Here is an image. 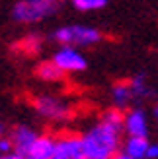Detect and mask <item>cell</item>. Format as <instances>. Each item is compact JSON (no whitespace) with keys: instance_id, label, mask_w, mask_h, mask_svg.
Listing matches in <instances>:
<instances>
[{"instance_id":"10","label":"cell","mask_w":158,"mask_h":159,"mask_svg":"<svg viewBox=\"0 0 158 159\" xmlns=\"http://www.w3.org/2000/svg\"><path fill=\"white\" fill-rule=\"evenodd\" d=\"M37 76L43 80V82H61L62 78H65V72L57 66V64H53V60H45L41 62V64L37 66Z\"/></svg>"},{"instance_id":"12","label":"cell","mask_w":158,"mask_h":159,"mask_svg":"<svg viewBox=\"0 0 158 159\" xmlns=\"http://www.w3.org/2000/svg\"><path fill=\"white\" fill-rule=\"evenodd\" d=\"M148 142L146 138H129L127 144H125V152L129 157H135V159H145L146 153V148H148Z\"/></svg>"},{"instance_id":"21","label":"cell","mask_w":158,"mask_h":159,"mask_svg":"<svg viewBox=\"0 0 158 159\" xmlns=\"http://www.w3.org/2000/svg\"><path fill=\"white\" fill-rule=\"evenodd\" d=\"M111 159H135V157H129L127 153H115Z\"/></svg>"},{"instance_id":"7","label":"cell","mask_w":158,"mask_h":159,"mask_svg":"<svg viewBox=\"0 0 158 159\" xmlns=\"http://www.w3.org/2000/svg\"><path fill=\"white\" fill-rule=\"evenodd\" d=\"M37 134L29 128V126H16V128L12 130V136H10V142L14 146V153L18 155H26L27 149L31 148V144L35 142Z\"/></svg>"},{"instance_id":"17","label":"cell","mask_w":158,"mask_h":159,"mask_svg":"<svg viewBox=\"0 0 158 159\" xmlns=\"http://www.w3.org/2000/svg\"><path fill=\"white\" fill-rule=\"evenodd\" d=\"M12 152H14V146H12L10 138H0V155H8Z\"/></svg>"},{"instance_id":"15","label":"cell","mask_w":158,"mask_h":159,"mask_svg":"<svg viewBox=\"0 0 158 159\" xmlns=\"http://www.w3.org/2000/svg\"><path fill=\"white\" fill-rule=\"evenodd\" d=\"M101 122L107 124V126H111L113 130H117V132L121 134V130H123V122H125V115H123L121 109H109V111H106V113H104Z\"/></svg>"},{"instance_id":"13","label":"cell","mask_w":158,"mask_h":159,"mask_svg":"<svg viewBox=\"0 0 158 159\" xmlns=\"http://www.w3.org/2000/svg\"><path fill=\"white\" fill-rule=\"evenodd\" d=\"M111 97L115 103V109L125 107L131 101V91H129V84L127 82H117L111 89Z\"/></svg>"},{"instance_id":"19","label":"cell","mask_w":158,"mask_h":159,"mask_svg":"<svg viewBox=\"0 0 158 159\" xmlns=\"http://www.w3.org/2000/svg\"><path fill=\"white\" fill-rule=\"evenodd\" d=\"M51 159H67V155L62 153V149L59 148V144H57V142H55V152H53Z\"/></svg>"},{"instance_id":"16","label":"cell","mask_w":158,"mask_h":159,"mask_svg":"<svg viewBox=\"0 0 158 159\" xmlns=\"http://www.w3.org/2000/svg\"><path fill=\"white\" fill-rule=\"evenodd\" d=\"M72 4L76 10L82 12H92V10H100L107 4V0H72Z\"/></svg>"},{"instance_id":"2","label":"cell","mask_w":158,"mask_h":159,"mask_svg":"<svg viewBox=\"0 0 158 159\" xmlns=\"http://www.w3.org/2000/svg\"><path fill=\"white\" fill-rule=\"evenodd\" d=\"M61 8V0H20L12 8V18L22 23H33L53 16Z\"/></svg>"},{"instance_id":"18","label":"cell","mask_w":158,"mask_h":159,"mask_svg":"<svg viewBox=\"0 0 158 159\" xmlns=\"http://www.w3.org/2000/svg\"><path fill=\"white\" fill-rule=\"evenodd\" d=\"M145 157L146 159H158V144H148Z\"/></svg>"},{"instance_id":"22","label":"cell","mask_w":158,"mask_h":159,"mask_svg":"<svg viewBox=\"0 0 158 159\" xmlns=\"http://www.w3.org/2000/svg\"><path fill=\"white\" fill-rule=\"evenodd\" d=\"M2 132H4V126L0 124V138H2Z\"/></svg>"},{"instance_id":"8","label":"cell","mask_w":158,"mask_h":159,"mask_svg":"<svg viewBox=\"0 0 158 159\" xmlns=\"http://www.w3.org/2000/svg\"><path fill=\"white\" fill-rule=\"evenodd\" d=\"M53 152H55V140L51 136H37L23 157L26 159H51Z\"/></svg>"},{"instance_id":"23","label":"cell","mask_w":158,"mask_h":159,"mask_svg":"<svg viewBox=\"0 0 158 159\" xmlns=\"http://www.w3.org/2000/svg\"><path fill=\"white\" fill-rule=\"evenodd\" d=\"M154 116H156V118H158V107H156V109H154Z\"/></svg>"},{"instance_id":"4","label":"cell","mask_w":158,"mask_h":159,"mask_svg":"<svg viewBox=\"0 0 158 159\" xmlns=\"http://www.w3.org/2000/svg\"><path fill=\"white\" fill-rule=\"evenodd\" d=\"M33 107L41 116L51 118V120H65L68 118L70 111L61 99L53 97V95H39L33 99Z\"/></svg>"},{"instance_id":"9","label":"cell","mask_w":158,"mask_h":159,"mask_svg":"<svg viewBox=\"0 0 158 159\" xmlns=\"http://www.w3.org/2000/svg\"><path fill=\"white\" fill-rule=\"evenodd\" d=\"M57 144L62 149V153L67 155V159H84L80 136H65V138H61Z\"/></svg>"},{"instance_id":"6","label":"cell","mask_w":158,"mask_h":159,"mask_svg":"<svg viewBox=\"0 0 158 159\" xmlns=\"http://www.w3.org/2000/svg\"><path fill=\"white\" fill-rule=\"evenodd\" d=\"M123 130H127L129 138H146V134H148L146 115L141 109H133L129 115H125Z\"/></svg>"},{"instance_id":"20","label":"cell","mask_w":158,"mask_h":159,"mask_svg":"<svg viewBox=\"0 0 158 159\" xmlns=\"http://www.w3.org/2000/svg\"><path fill=\"white\" fill-rule=\"evenodd\" d=\"M0 159H26L23 155H18V153H8V155H0Z\"/></svg>"},{"instance_id":"14","label":"cell","mask_w":158,"mask_h":159,"mask_svg":"<svg viewBox=\"0 0 158 159\" xmlns=\"http://www.w3.org/2000/svg\"><path fill=\"white\" fill-rule=\"evenodd\" d=\"M129 91H131V99L133 97H148L152 91H151V87L146 85V82H145V76H135V78H131L129 80Z\"/></svg>"},{"instance_id":"5","label":"cell","mask_w":158,"mask_h":159,"mask_svg":"<svg viewBox=\"0 0 158 159\" xmlns=\"http://www.w3.org/2000/svg\"><path fill=\"white\" fill-rule=\"evenodd\" d=\"M53 64H57L62 72H80V70H86L88 62L78 51L70 49V47H62L61 51L55 52Z\"/></svg>"},{"instance_id":"3","label":"cell","mask_w":158,"mask_h":159,"mask_svg":"<svg viewBox=\"0 0 158 159\" xmlns=\"http://www.w3.org/2000/svg\"><path fill=\"white\" fill-rule=\"evenodd\" d=\"M53 39L57 43H61L62 47H86V45H94L101 39V33L94 27L88 25H65L59 27L53 33Z\"/></svg>"},{"instance_id":"1","label":"cell","mask_w":158,"mask_h":159,"mask_svg":"<svg viewBox=\"0 0 158 159\" xmlns=\"http://www.w3.org/2000/svg\"><path fill=\"white\" fill-rule=\"evenodd\" d=\"M84 159H111L119 148V132L104 122L80 136Z\"/></svg>"},{"instance_id":"11","label":"cell","mask_w":158,"mask_h":159,"mask_svg":"<svg viewBox=\"0 0 158 159\" xmlns=\"http://www.w3.org/2000/svg\"><path fill=\"white\" fill-rule=\"evenodd\" d=\"M41 45H43V39L39 37V35H27V37H23L22 41H18L14 47H16V51L22 52V54H27V57H31V54H37L39 51H41Z\"/></svg>"}]
</instances>
